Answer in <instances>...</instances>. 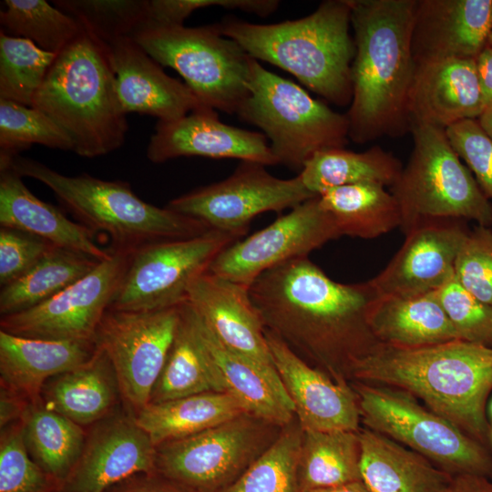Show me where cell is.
Masks as SVG:
<instances>
[{"label":"cell","instance_id":"obj_1","mask_svg":"<svg viewBox=\"0 0 492 492\" xmlns=\"http://www.w3.org/2000/svg\"><path fill=\"white\" fill-rule=\"evenodd\" d=\"M249 291L266 330L335 376L379 343L366 321L370 282H337L308 256L266 271Z\"/></svg>","mask_w":492,"mask_h":492},{"label":"cell","instance_id":"obj_2","mask_svg":"<svg viewBox=\"0 0 492 492\" xmlns=\"http://www.w3.org/2000/svg\"><path fill=\"white\" fill-rule=\"evenodd\" d=\"M355 46L349 138L364 144L411 130L408 94L415 63L416 0H348Z\"/></svg>","mask_w":492,"mask_h":492},{"label":"cell","instance_id":"obj_3","mask_svg":"<svg viewBox=\"0 0 492 492\" xmlns=\"http://www.w3.org/2000/svg\"><path fill=\"white\" fill-rule=\"evenodd\" d=\"M347 374L417 396L481 444L491 440L486 405L492 391V347L462 340L416 348L378 343L351 363Z\"/></svg>","mask_w":492,"mask_h":492},{"label":"cell","instance_id":"obj_4","mask_svg":"<svg viewBox=\"0 0 492 492\" xmlns=\"http://www.w3.org/2000/svg\"><path fill=\"white\" fill-rule=\"evenodd\" d=\"M219 26L251 57L291 73L333 104L350 105L355 46L348 0L323 1L296 20L261 25L227 18Z\"/></svg>","mask_w":492,"mask_h":492},{"label":"cell","instance_id":"obj_5","mask_svg":"<svg viewBox=\"0 0 492 492\" xmlns=\"http://www.w3.org/2000/svg\"><path fill=\"white\" fill-rule=\"evenodd\" d=\"M32 107L69 136L80 157L107 155L125 142L128 124L115 73L105 47L84 29L56 55Z\"/></svg>","mask_w":492,"mask_h":492},{"label":"cell","instance_id":"obj_6","mask_svg":"<svg viewBox=\"0 0 492 492\" xmlns=\"http://www.w3.org/2000/svg\"><path fill=\"white\" fill-rule=\"evenodd\" d=\"M9 160L22 177L48 187L79 223L94 233L106 232L111 240L110 251L133 252L152 242L193 238L212 230L199 220L144 201L127 181L105 180L87 173L67 176L20 155Z\"/></svg>","mask_w":492,"mask_h":492},{"label":"cell","instance_id":"obj_7","mask_svg":"<svg viewBox=\"0 0 492 492\" xmlns=\"http://www.w3.org/2000/svg\"><path fill=\"white\" fill-rule=\"evenodd\" d=\"M413 150L391 186L400 210V229L406 234L419 222L454 219L491 227L492 203L463 163L446 130L413 125Z\"/></svg>","mask_w":492,"mask_h":492},{"label":"cell","instance_id":"obj_8","mask_svg":"<svg viewBox=\"0 0 492 492\" xmlns=\"http://www.w3.org/2000/svg\"><path fill=\"white\" fill-rule=\"evenodd\" d=\"M248 87L249 95L237 115L261 129L279 164L301 171L316 152L348 143L346 114L333 111L253 57Z\"/></svg>","mask_w":492,"mask_h":492},{"label":"cell","instance_id":"obj_9","mask_svg":"<svg viewBox=\"0 0 492 492\" xmlns=\"http://www.w3.org/2000/svg\"><path fill=\"white\" fill-rule=\"evenodd\" d=\"M132 37L159 65L177 71L205 106L237 114L246 100L251 56L219 24L148 26Z\"/></svg>","mask_w":492,"mask_h":492},{"label":"cell","instance_id":"obj_10","mask_svg":"<svg viewBox=\"0 0 492 492\" xmlns=\"http://www.w3.org/2000/svg\"><path fill=\"white\" fill-rule=\"evenodd\" d=\"M351 387L361 421L368 429L405 444L452 476L492 479V454L487 446L420 405L413 395L358 381Z\"/></svg>","mask_w":492,"mask_h":492},{"label":"cell","instance_id":"obj_11","mask_svg":"<svg viewBox=\"0 0 492 492\" xmlns=\"http://www.w3.org/2000/svg\"><path fill=\"white\" fill-rule=\"evenodd\" d=\"M282 429L243 413L198 434L156 446L155 472L195 492H220L272 446Z\"/></svg>","mask_w":492,"mask_h":492},{"label":"cell","instance_id":"obj_12","mask_svg":"<svg viewBox=\"0 0 492 492\" xmlns=\"http://www.w3.org/2000/svg\"><path fill=\"white\" fill-rule=\"evenodd\" d=\"M242 235L210 230L189 239L152 242L134 251L109 309L159 311L187 302L193 280Z\"/></svg>","mask_w":492,"mask_h":492},{"label":"cell","instance_id":"obj_13","mask_svg":"<svg viewBox=\"0 0 492 492\" xmlns=\"http://www.w3.org/2000/svg\"><path fill=\"white\" fill-rule=\"evenodd\" d=\"M180 306L130 312L108 309L96 342L109 357L124 408L132 415L149 403L180 318Z\"/></svg>","mask_w":492,"mask_h":492},{"label":"cell","instance_id":"obj_14","mask_svg":"<svg viewBox=\"0 0 492 492\" xmlns=\"http://www.w3.org/2000/svg\"><path fill=\"white\" fill-rule=\"evenodd\" d=\"M266 166L241 161L227 179L171 200L167 207L199 220L212 230L245 235L250 222L267 211H282L317 197L300 176L280 179Z\"/></svg>","mask_w":492,"mask_h":492},{"label":"cell","instance_id":"obj_15","mask_svg":"<svg viewBox=\"0 0 492 492\" xmlns=\"http://www.w3.org/2000/svg\"><path fill=\"white\" fill-rule=\"evenodd\" d=\"M87 275L28 310L2 316L0 330L45 340H96L132 252L111 251Z\"/></svg>","mask_w":492,"mask_h":492},{"label":"cell","instance_id":"obj_16","mask_svg":"<svg viewBox=\"0 0 492 492\" xmlns=\"http://www.w3.org/2000/svg\"><path fill=\"white\" fill-rule=\"evenodd\" d=\"M339 237L317 196L295 206L266 228L229 245L215 257L208 272L250 286L266 271L307 257Z\"/></svg>","mask_w":492,"mask_h":492},{"label":"cell","instance_id":"obj_17","mask_svg":"<svg viewBox=\"0 0 492 492\" xmlns=\"http://www.w3.org/2000/svg\"><path fill=\"white\" fill-rule=\"evenodd\" d=\"M156 446L124 407L89 426L82 454L59 492H104L142 472H155Z\"/></svg>","mask_w":492,"mask_h":492},{"label":"cell","instance_id":"obj_18","mask_svg":"<svg viewBox=\"0 0 492 492\" xmlns=\"http://www.w3.org/2000/svg\"><path fill=\"white\" fill-rule=\"evenodd\" d=\"M466 220L419 222L387 266L370 283L377 295L413 297L433 292L455 274V261L469 233Z\"/></svg>","mask_w":492,"mask_h":492},{"label":"cell","instance_id":"obj_19","mask_svg":"<svg viewBox=\"0 0 492 492\" xmlns=\"http://www.w3.org/2000/svg\"><path fill=\"white\" fill-rule=\"evenodd\" d=\"M267 140L262 133L221 122L214 108L204 106L172 121H158L147 158L157 164L180 157H204L278 165Z\"/></svg>","mask_w":492,"mask_h":492},{"label":"cell","instance_id":"obj_20","mask_svg":"<svg viewBox=\"0 0 492 492\" xmlns=\"http://www.w3.org/2000/svg\"><path fill=\"white\" fill-rule=\"evenodd\" d=\"M265 336L303 431H358L361 416L353 388L343 382H333L266 329Z\"/></svg>","mask_w":492,"mask_h":492},{"label":"cell","instance_id":"obj_21","mask_svg":"<svg viewBox=\"0 0 492 492\" xmlns=\"http://www.w3.org/2000/svg\"><path fill=\"white\" fill-rule=\"evenodd\" d=\"M105 49L127 115L137 113L172 121L205 106L185 83L166 74L132 36L118 39Z\"/></svg>","mask_w":492,"mask_h":492},{"label":"cell","instance_id":"obj_22","mask_svg":"<svg viewBox=\"0 0 492 492\" xmlns=\"http://www.w3.org/2000/svg\"><path fill=\"white\" fill-rule=\"evenodd\" d=\"M413 125L446 130L466 119H478L486 109L476 59L443 58L415 63L408 94Z\"/></svg>","mask_w":492,"mask_h":492},{"label":"cell","instance_id":"obj_23","mask_svg":"<svg viewBox=\"0 0 492 492\" xmlns=\"http://www.w3.org/2000/svg\"><path fill=\"white\" fill-rule=\"evenodd\" d=\"M492 0H416L412 29L415 63L476 59L488 44Z\"/></svg>","mask_w":492,"mask_h":492},{"label":"cell","instance_id":"obj_24","mask_svg":"<svg viewBox=\"0 0 492 492\" xmlns=\"http://www.w3.org/2000/svg\"><path fill=\"white\" fill-rule=\"evenodd\" d=\"M250 286L205 272L191 282L187 302L228 348L274 365Z\"/></svg>","mask_w":492,"mask_h":492},{"label":"cell","instance_id":"obj_25","mask_svg":"<svg viewBox=\"0 0 492 492\" xmlns=\"http://www.w3.org/2000/svg\"><path fill=\"white\" fill-rule=\"evenodd\" d=\"M189 304V303H188ZM197 332L213 363L224 393L245 413L285 425L295 415L274 365L237 353L220 342L189 304Z\"/></svg>","mask_w":492,"mask_h":492},{"label":"cell","instance_id":"obj_26","mask_svg":"<svg viewBox=\"0 0 492 492\" xmlns=\"http://www.w3.org/2000/svg\"><path fill=\"white\" fill-rule=\"evenodd\" d=\"M12 167L0 158V225L16 229L52 245L90 256L99 261L110 257L95 241V233L69 220L58 208L36 197Z\"/></svg>","mask_w":492,"mask_h":492},{"label":"cell","instance_id":"obj_27","mask_svg":"<svg viewBox=\"0 0 492 492\" xmlns=\"http://www.w3.org/2000/svg\"><path fill=\"white\" fill-rule=\"evenodd\" d=\"M97 349L96 340L36 339L0 330L1 386L36 401L49 379L83 364Z\"/></svg>","mask_w":492,"mask_h":492},{"label":"cell","instance_id":"obj_28","mask_svg":"<svg viewBox=\"0 0 492 492\" xmlns=\"http://www.w3.org/2000/svg\"><path fill=\"white\" fill-rule=\"evenodd\" d=\"M40 399L47 408L83 427L107 417L122 404L112 363L98 345L88 361L49 379Z\"/></svg>","mask_w":492,"mask_h":492},{"label":"cell","instance_id":"obj_29","mask_svg":"<svg viewBox=\"0 0 492 492\" xmlns=\"http://www.w3.org/2000/svg\"><path fill=\"white\" fill-rule=\"evenodd\" d=\"M367 324L381 343L416 348L460 340L434 292L413 297L376 295Z\"/></svg>","mask_w":492,"mask_h":492},{"label":"cell","instance_id":"obj_30","mask_svg":"<svg viewBox=\"0 0 492 492\" xmlns=\"http://www.w3.org/2000/svg\"><path fill=\"white\" fill-rule=\"evenodd\" d=\"M358 434L361 479L371 492H445L452 475L380 433Z\"/></svg>","mask_w":492,"mask_h":492},{"label":"cell","instance_id":"obj_31","mask_svg":"<svg viewBox=\"0 0 492 492\" xmlns=\"http://www.w3.org/2000/svg\"><path fill=\"white\" fill-rule=\"evenodd\" d=\"M180 318L162 371L149 404L206 392L224 393L213 363L194 325L188 302Z\"/></svg>","mask_w":492,"mask_h":492},{"label":"cell","instance_id":"obj_32","mask_svg":"<svg viewBox=\"0 0 492 492\" xmlns=\"http://www.w3.org/2000/svg\"><path fill=\"white\" fill-rule=\"evenodd\" d=\"M245 413L230 395L206 392L148 404L134 419L155 446L198 434Z\"/></svg>","mask_w":492,"mask_h":492},{"label":"cell","instance_id":"obj_33","mask_svg":"<svg viewBox=\"0 0 492 492\" xmlns=\"http://www.w3.org/2000/svg\"><path fill=\"white\" fill-rule=\"evenodd\" d=\"M385 186L364 182L330 189L318 196L340 236L374 239L400 227L395 196Z\"/></svg>","mask_w":492,"mask_h":492},{"label":"cell","instance_id":"obj_34","mask_svg":"<svg viewBox=\"0 0 492 492\" xmlns=\"http://www.w3.org/2000/svg\"><path fill=\"white\" fill-rule=\"evenodd\" d=\"M22 420L30 456L61 489L82 454L87 430L47 408L40 398L30 404Z\"/></svg>","mask_w":492,"mask_h":492},{"label":"cell","instance_id":"obj_35","mask_svg":"<svg viewBox=\"0 0 492 492\" xmlns=\"http://www.w3.org/2000/svg\"><path fill=\"white\" fill-rule=\"evenodd\" d=\"M403 166L398 159L379 146L364 152L344 148L329 149L313 154L299 173L313 195L351 184L374 182L391 187Z\"/></svg>","mask_w":492,"mask_h":492},{"label":"cell","instance_id":"obj_36","mask_svg":"<svg viewBox=\"0 0 492 492\" xmlns=\"http://www.w3.org/2000/svg\"><path fill=\"white\" fill-rule=\"evenodd\" d=\"M358 431H303L297 466L302 492L362 480Z\"/></svg>","mask_w":492,"mask_h":492},{"label":"cell","instance_id":"obj_37","mask_svg":"<svg viewBox=\"0 0 492 492\" xmlns=\"http://www.w3.org/2000/svg\"><path fill=\"white\" fill-rule=\"evenodd\" d=\"M98 262L86 254L54 247L24 275L1 287V317L28 310L52 298L87 275Z\"/></svg>","mask_w":492,"mask_h":492},{"label":"cell","instance_id":"obj_38","mask_svg":"<svg viewBox=\"0 0 492 492\" xmlns=\"http://www.w3.org/2000/svg\"><path fill=\"white\" fill-rule=\"evenodd\" d=\"M0 12L1 31L26 38L41 49L59 54L82 32L72 16L45 0H5Z\"/></svg>","mask_w":492,"mask_h":492},{"label":"cell","instance_id":"obj_39","mask_svg":"<svg viewBox=\"0 0 492 492\" xmlns=\"http://www.w3.org/2000/svg\"><path fill=\"white\" fill-rule=\"evenodd\" d=\"M302 435L303 429L294 416L282 426L272 446L220 492H302L297 466Z\"/></svg>","mask_w":492,"mask_h":492},{"label":"cell","instance_id":"obj_40","mask_svg":"<svg viewBox=\"0 0 492 492\" xmlns=\"http://www.w3.org/2000/svg\"><path fill=\"white\" fill-rule=\"evenodd\" d=\"M56 54L0 31V99L32 107Z\"/></svg>","mask_w":492,"mask_h":492},{"label":"cell","instance_id":"obj_41","mask_svg":"<svg viewBox=\"0 0 492 492\" xmlns=\"http://www.w3.org/2000/svg\"><path fill=\"white\" fill-rule=\"evenodd\" d=\"M104 47L132 36L144 24L148 0H56Z\"/></svg>","mask_w":492,"mask_h":492},{"label":"cell","instance_id":"obj_42","mask_svg":"<svg viewBox=\"0 0 492 492\" xmlns=\"http://www.w3.org/2000/svg\"><path fill=\"white\" fill-rule=\"evenodd\" d=\"M35 144L74 151L69 136L44 112L0 99V158L12 159Z\"/></svg>","mask_w":492,"mask_h":492},{"label":"cell","instance_id":"obj_43","mask_svg":"<svg viewBox=\"0 0 492 492\" xmlns=\"http://www.w3.org/2000/svg\"><path fill=\"white\" fill-rule=\"evenodd\" d=\"M58 483L30 456L23 420L1 428L0 492H59Z\"/></svg>","mask_w":492,"mask_h":492},{"label":"cell","instance_id":"obj_44","mask_svg":"<svg viewBox=\"0 0 492 492\" xmlns=\"http://www.w3.org/2000/svg\"><path fill=\"white\" fill-rule=\"evenodd\" d=\"M462 341L492 347V306L470 293L454 276L434 292Z\"/></svg>","mask_w":492,"mask_h":492},{"label":"cell","instance_id":"obj_45","mask_svg":"<svg viewBox=\"0 0 492 492\" xmlns=\"http://www.w3.org/2000/svg\"><path fill=\"white\" fill-rule=\"evenodd\" d=\"M455 277L470 293L492 306V230L476 226L455 261Z\"/></svg>","mask_w":492,"mask_h":492},{"label":"cell","instance_id":"obj_46","mask_svg":"<svg viewBox=\"0 0 492 492\" xmlns=\"http://www.w3.org/2000/svg\"><path fill=\"white\" fill-rule=\"evenodd\" d=\"M450 144L472 172L484 195L492 200V138L477 119H466L446 129Z\"/></svg>","mask_w":492,"mask_h":492},{"label":"cell","instance_id":"obj_47","mask_svg":"<svg viewBox=\"0 0 492 492\" xmlns=\"http://www.w3.org/2000/svg\"><path fill=\"white\" fill-rule=\"evenodd\" d=\"M54 245L31 233L12 228L0 229V285L24 275Z\"/></svg>","mask_w":492,"mask_h":492},{"label":"cell","instance_id":"obj_48","mask_svg":"<svg viewBox=\"0 0 492 492\" xmlns=\"http://www.w3.org/2000/svg\"><path fill=\"white\" fill-rule=\"evenodd\" d=\"M210 6L256 14L260 3L257 0H148L145 21L140 28L183 26L192 12Z\"/></svg>","mask_w":492,"mask_h":492},{"label":"cell","instance_id":"obj_49","mask_svg":"<svg viewBox=\"0 0 492 492\" xmlns=\"http://www.w3.org/2000/svg\"><path fill=\"white\" fill-rule=\"evenodd\" d=\"M104 492H195L157 472H142L128 477Z\"/></svg>","mask_w":492,"mask_h":492},{"label":"cell","instance_id":"obj_50","mask_svg":"<svg viewBox=\"0 0 492 492\" xmlns=\"http://www.w3.org/2000/svg\"><path fill=\"white\" fill-rule=\"evenodd\" d=\"M32 402L18 393L0 386V428L21 420Z\"/></svg>","mask_w":492,"mask_h":492},{"label":"cell","instance_id":"obj_51","mask_svg":"<svg viewBox=\"0 0 492 492\" xmlns=\"http://www.w3.org/2000/svg\"><path fill=\"white\" fill-rule=\"evenodd\" d=\"M476 65L486 108H492V46H486L476 58Z\"/></svg>","mask_w":492,"mask_h":492},{"label":"cell","instance_id":"obj_52","mask_svg":"<svg viewBox=\"0 0 492 492\" xmlns=\"http://www.w3.org/2000/svg\"><path fill=\"white\" fill-rule=\"evenodd\" d=\"M445 492H492V481L482 476L455 475Z\"/></svg>","mask_w":492,"mask_h":492},{"label":"cell","instance_id":"obj_53","mask_svg":"<svg viewBox=\"0 0 492 492\" xmlns=\"http://www.w3.org/2000/svg\"><path fill=\"white\" fill-rule=\"evenodd\" d=\"M310 492H371L368 487L361 481H354L343 484L336 487L317 489Z\"/></svg>","mask_w":492,"mask_h":492},{"label":"cell","instance_id":"obj_54","mask_svg":"<svg viewBox=\"0 0 492 492\" xmlns=\"http://www.w3.org/2000/svg\"><path fill=\"white\" fill-rule=\"evenodd\" d=\"M477 120L485 132L492 138V108H486Z\"/></svg>","mask_w":492,"mask_h":492},{"label":"cell","instance_id":"obj_55","mask_svg":"<svg viewBox=\"0 0 492 492\" xmlns=\"http://www.w3.org/2000/svg\"><path fill=\"white\" fill-rule=\"evenodd\" d=\"M488 44L490 46H492V27H491V31H490V35H489V38H488Z\"/></svg>","mask_w":492,"mask_h":492},{"label":"cell","instance_id":"obj_56","mask_svg":"<svg viewBox=\"0 0 492 492\" xmlns=\"http://www.w3.org/2000/svg\"><path fill=\"white\" fill-rule=\"evenodd\" d=\"M489 412H490V415H491V418H492V401H491L490 405H489Z\"/></svg>","mask_w":492,"mask_h":492},{"label":"cell","instance_id":"obj_57","mask_svg":"<svg viewBox=\"0 0 492 492\" xmlns=\"http://www.w3.org/2000/svg\"><path fill=\"white\" fill-rule=\"evenodd\" d=\"M491 436V441H492V427H491V436Z\"/></svg>","mask_w":492,"mask_h":492}]
</instances>
